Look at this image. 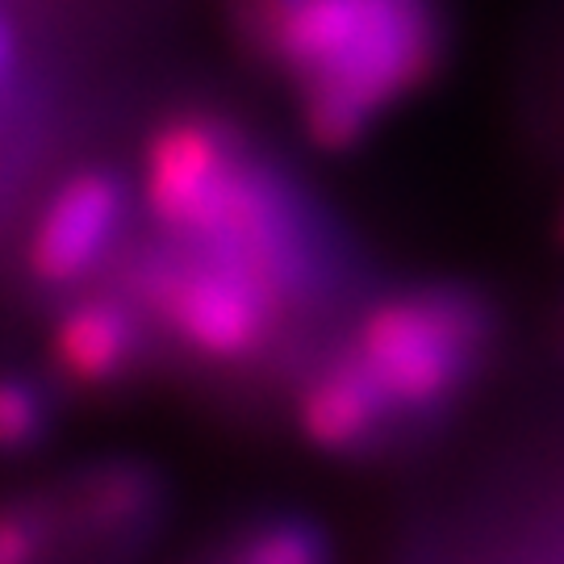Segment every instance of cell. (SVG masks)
Masks as SVG:
<instances>
[{
    "label": "cell",
    "mask_w": 564,
    "mask_h": 564,
    "mask_svg": "<svg viewBox=\"0 0 564 564\" xmlns=\"http://www.w3.org/2000/svg\"><path fill=\"white\" fill-rule=\"evenodd\" d=\"M235 25L318 151L364 147L440 80L452 51L444 0H235Z\"/></svg>",
    "instance_id": "6da1fadb"
},
{
    "label": "cell",
    "mask_w": 564,
    "mask_h": 564,
    "mask_svg": "<svg viewBox=\"0 0 564 564\" xmlns=\"http://www.w3.org/2000/svg\"><path fill=\"white\" fill-rule=\"evenodd\" d=\"M147 205L163 235L218 247L260 268L289 305L318 281V226L305 223V197L276 176L223 118L167 121L147 147Z\"/></svg>",
    "instance_id": "7a4b0ae2"
},
{
    "label": "cell",
    "mask_w": 564,
    "mask_h": 564,
    "mask_svg": "<svg viewBox=\"0 0 564 564\" xmlns=\"http://www.w3.org/2000/svg\"><path fill=\"white\" fill-rule=\"evenodd\" d=\"M502 343V314L464 281L405 284L360 318L339 351L381 398L393 435L456 414Z\"/></svg>",
    "instance_id": "3957f363"
},
{
    "label": "cell",
    "mask_w": 564,
    "mask_h": 564,
    "mask_svg": "<svg viewBox=\"0 0 564 564\" xmlns=\"http://www.w3.org/2000/svg\"><path fill=\"white\" fill-rule=\"evenodd\" d=\"M118 289L181 351L214 364L268 351L289 310V297L260 268L163 230L126 260Z\"/></svg>",
    "instance_id": "277c9868"
},
{
    "label": "cell",
    "mask_w": 564,
    "mask_h": 564,
    "mask_svg": "<svg viewBox=\"0 0 564 564\" xmlns=\"http://www.w3.org/2000/svg\"><path fill=\"white\" fill-rule=\"evenodd\" d=\"M134 188L113 167H84L42 205L30 235V272L51 293H76L121 251Z\"/></svg>",
    "instance_id": "5b68a950"
},
{
    "label": "cell",
    "mask_w": 564,
    "mask_h": 564,
    "mask_svg": "<svg viewBox=\"0 0 564 564\" xmlns=\"http://www.w3.org/2000/svg\"><path fill=\"white\" fill-rule=\"evenodd\" d=\"M151 347V318L121 293H84L55 326V360L72 384L105 389L130 381L147 360Z\"/></svg>",
    "instance_id": "8992f818"
},
{
    "label": "cell",
    "mask_w": 564,
    "mask_h": 564,
    "mask_svg": "<svg viewBox=\"0 0 564 564\" xmlns=\"http://www.w3.org/2000/svg\"><path fill=\"white\" fill-rule=\"evenodd\" d=\"M218 564H335L330 561V540L318 523L302 514H281L263 519L251 531H242L235 547Z\"/></svg>",
    "instance_id": "52a82bcc"
},
{
    "label": "cell",
    "mask_w": 564,
    "mask_h": 564,
    "mask_svg": "<svg viewBox=\"0 0 564 564\" xmlns=\"http://www.w3.org/2000/svg\"><path fill=\"white\" fill-rule=\"evenodd\" d=\"M55 423L51 389L25 372H0V452H30Z\"/></svg>",
    "instance_id": "ba28073f"
},
{
    "label": "cell",
    "mask_w": 564,
    "mask_h": 564,
    "mask_svg": "<svg viewBox=\"0 0 564 564\" xmlns=\"http://www.w3.org/2000/svg\"><path fill=\"white\" fill-rule=\"evenodd\" d=\"M0 564H55V531L39 494L0 502Z\"/></svg>",
    "instance_id": "9c48e42d"
},
{
    "label": "cell",
    "mask_w": 564,
    "mask_h": 564,
    "mask_svg": "<svg viewBox=\"0 0 564 564\" xmlns=\"http://www.w3.org/2000/svg\"><path fill=\"white\" fill-rule=\"evenodd\" d=\"M9 63H13V34H9V21L0 18V84L9 76Z\"/></svg>",
    "instance_id": "30bf717a"
},
{
    "label": "cell",
    "mask_w": 564,
    "mask_h": 564,
    "mask_svg": "<svg viewBox=\"0 0 564 564\" xmlns=\"http://www.w3.org/2000/svg\"><path fill=\"white\" fill-rule=\"evenodd\" d=\"M561 239H564V209H561Z\"/></svg>",
    "instance_id": "8fae6325"
}]
</instances>
